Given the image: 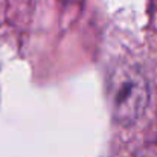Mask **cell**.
Here are the masks:
<instances>
[{
	"instance_id": "cell-1",
	"label": "cell",
	"mask_w": 157,
	"mask_h": 157,
	"mask_svg": "<svg viewBox=\"0 0 157 157\" xmlns=\"http://www.w3.org/2000/svg\"><path fill=\"white\" fill-rule=\"evenodd\" d=\"M150 89L147 79L133 69L117 70L111 79V102L114 117L124 124H134L147 110Z\"/></svg>"
},
{
	"instance_id": "cell-2",
	"label": "cell",
	"mask_w": 157,
	"mask_h": 157,
	"mask_svg": "<svg viewBox=\"0 0 157 157\" xmlns=\"http://www.w3.org/2000/svg\"><path fill=\"white\" fill-rule=\"evenodd\" d=\"M139 157H157V142L154 145H151V147H148L142 154Z\"/></svg>"
}]
</instances>
